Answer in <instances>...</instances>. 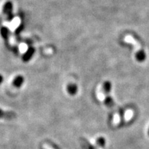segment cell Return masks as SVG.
I'll return each instance as SVG.
<instances>
[{
    "label": "cell",
    "mask_w": 149,
    "mask_h": 149,
    "mask_svg": "<svg viewBox=\"0 0 149 149\" xmlns=\"http://www.w3.org/2000/svg\"><path fill=\"white\" fill-rule=\"evenodd\" d=\"M104 103L107 104V106H108L109 107H113V100H112V99L110 97H106L105 100H104Z\"/></svg>",
    "instance_id": "cell-8"
},
{
    "label": "cell",
    "mask_w": 149,
    "mask_h": 149,
    "mask_svg": "<svg viewBox=\"0 0 149 149\" xmlns=\"http://www.w3.org/2000/svg\"><path fill=\"white\" fill-rule=\"evenodd\" d=\"M12 3H10V2H8L7 3H6L5 6H4V12L8 15V16H10L11 13H12Z\"/></svg>",
    "instance_id": "cell-6"
},
{
    "label": "cell",
    "mask_w": 149,
    "mask_h": 149,
    "mask_svg": "<svg viewBox=\"0 0 149 149\" xmlns=\"http://www.w3.org/2000/svg\"><path fill=\"white\" fill-rule=\"evenodd\" d=\"M2 81H3V77L1 75H0V84L2 82Z\"/></svg>",
    "instance_id": "cell-11"
},
{
    "label": "cell",
    "mask_w": 149,
    "mask_h": 149,
    "mask_svg": "<svg viewBox=\"0 0 149 149\" xmlns=\"http://www.w3.org/2000/svg\"><path fill=\"white\" fill-rule=\"evenodd\" d=\"M80 142H81V146L83 147L84 149H95L94 146H92L88 141L86 140L84 138L80 139Z\"/></svg>",
    "instance_id": "cell-3"
},
{
    "label": "cell",
    "mask_w": 149,
    "mask_h": 149,
    "mask_svg": "<svg viewBox=\"0 0 149 149\" xmlns=\"http://www.w3.org/2000/svg\"><path fill=\"white\" fill-rule=\"evenodd\" d=\"M68 91H69V93L71 95L74 94V93H75V91H76L75 87H74L73 86H70L68 87Z\"/></svg>",
    "instance_id": "cell-9"
},
{
    "label": "cell",
    "mask_w": 149,
    "mask_h": 149,
    "mask_svg": "<svg viewBox=\"0 0 149 149\" xmlns=\"http://www.w3.org/2000/svg\"><path fill=\"white\" fill-rule=\"evenodd\" d=\"M148 136H149V129H148Z\"/></svg>",
    "instance_id": "cell-12"
},
{
    "label": "cell",
    "mask_w": 149,
    "mask_h": 149,
    "mask_svg": "<svg viewBox=\"0 0 149 149\" xmlns=\"http://www.w3.org/2000/svg\"><path fill=\"white\" fill-rule=\"evenodd\" d=\"M43 147H44V149H53L51 146H49V145L47 144H44L43 145Z\"/></svg>",
    "instance_id": "cell-10"
},
{
    "label": "cell",
    "mask_w": 149,
    "mask_h": 149,
    "mask_svg": "<svg viewBox=\"0 0 149 149\" xmlns=\"http://www.w3.org/2000/svg\"><path fill=\"white\" fill-rule=\"evenodd\" d=\"M33 52H34V51H33V49H30L29 51H28L27 53L25 54V55H24V60H25V61L29 60V59L31 58V56H32V55L33 54Z\"/></svg>",
    "instance_id": "cell-7"
},
{
    "label": "cell",
    "mask_w": 149,
    "mask_h": 149,
    "mask_svg": "<svg viewBox=\"0 0 149 149\" xmlns=\"http://www.w3.org/2000/svg\"><path fill=\"white\" fill-rule=\"evenodd\" d=\"M97 146L99 147H101V148H103V147L105 146L106 145V139L103 137H100L97 139L96 141Z\"/></svg>",
    "instance_id": "cell-4"
},
{
    "label": "cell",
    "mask_w": 149,
    "mask_h": 149,
    "mask_svg": "<svg viewBox=\"0 0 149 149\" xmlns=\"http://www.w3.org/2000/svg\"><path fill=\"white\" fill-rule=\"evenodd\" d=\"M124 41L126 43H130V44H131L132 45L134 46L135 53H138V52H139V51H140L141 49L140 44H139V43L137 42L135 39L133 37H132L131 35H126V36L124 37Z\"/></svg>",
    "instance_id": "cell-1"
},
{
    "label": "cell",
    "mask_w": 149,
    "mask_h": 149,
    "mask_svg": "<svg viewBox=\"0 0 149 149\" xmlns=\"http://www.w3.org/2000/svg\"><path fill=\"white\" fill-rule=\"evenodd\" d=\"M16 115L13 113L10 112H3L0 110V118H6V119H13L15 118Z\"/></svg>",
    "instance_id": "cell-2"
},
{
    "label": "cell",
    "mask_w": 149,
    "mask_h": 149,
    "mask_svg": "<svg viewBox=\"0 0 149 149\" xmlns=\"http://www.w3.org/2000/svg\"><path fill=\"white\" fill-rule=\"evenodd\" d=\"M24 82V78L22 76H18L14 80V85L17 87H19L22 85Z\"/></svg>",
    "instance_id": "cell-5"
}]
</instances>
